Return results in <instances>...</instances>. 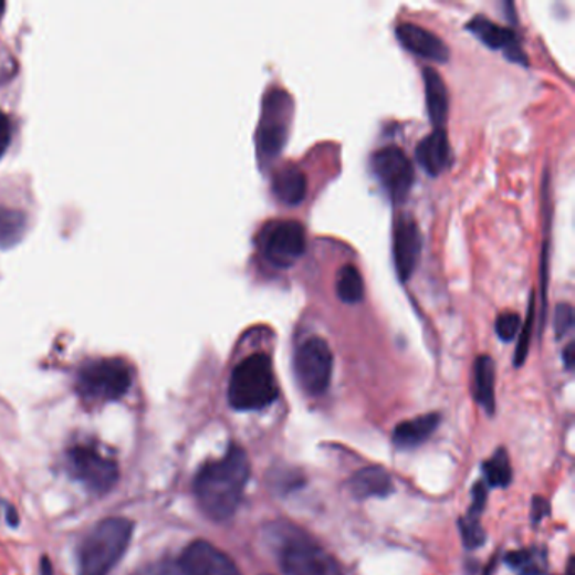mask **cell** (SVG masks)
<instances>
[{
  "label": "cell",
  "mask_w": 575,
  "mask_h": 575,
  "mask_svg": "<svg viewBox=\"0 0 575 575\" xmlns=\"http://www.w3.org/2000/svg\"><path fill=\"white\" fill-rule=\"evenodd\" d=\"M483 477L491 488H506L512 483V464L509 452L504 449L494 452L493 458L483 464Z\"/></svg>",
  "instance_id": "obj_23"
},
{
  "label": "cell",
  "mask_w": 575,
  "mask_h": 575,
  "mask_svg": "<svg viewBox=\"0 0 575 575\" xmlns=\"http://www.w3.org/2000/svg\"><path fill=\"white\" fill-rule=\"evenodd\" d=\"M292 98L284 90H272L263 98L262 117L257 130V153L262 164H272L289 139Z\"/></svg>",
  "instance_id": "obj_5"
},
{
  "label": "cell",
  "mask_w": 575,
  "mask_h": 575,
  "mask_svg": "<svg viewBox=\"0 0 575 575\" xmlns=\"http://www.w3.org/2000/svg\"><path fill=\"white\" fill-rule=\"evenodd\" d=\"M66 461L70 474L95 494L108 493L121 477L117 461L93 445L73 446L67 451Z\"/></svg>",
  "instance_id": "obj_6"
},
{
  "label": "cell",
  "mask_w": 575,
  "mask_h": 575,
  "mask_svg": "<svg viewBox=\"0 0 575 575\" xmlns=\"http://www.w3.org/2000/svg\"><path fill=\"white\" fill-rule=\"evenodd\" d=\"M372 169L381 188L395 202L404 201L414 186V166L400 147H381L372 157Z\"/></svg>",
  "instance_id": "obj_10"
},
{
  "label": "cell",
  "mask_w": 575,
  "mask_h": 575,
  "mask_svg": "<svg viewBox=\"0 0 575 575\" xmlns=\"http://www.w3.org/2000/svg\"><path fill=\"white\" fill-rule=\"evenodd\" d=\"M259 247L270 263L291 266L306 252V230L299 221H274L263 227Z\"/></svg>",
  "instance_id": "obj_8"
},
{
  "label": "cell",
  "mask_w": 575,
  "mask_h": 575,
  "mask_svg": "<svg viewBox=\"0 0 575 575\" xmlns=\"http://www.w3.org/2000/svg\"><path fill=\"white\" fill-rule=\"evenodd\" d=\"M181 575H240L234 562L207 540H195L178 561Z\"/></svg>",
  "instance_id": "obj_11"
},
{
  "label": "cell",
  "mask_w": 575,
  "mask_h": 575,
  "mask_svg": "<svg viewBox=\"0 0 575 575\" xmlns=\"http://www.w3.org/2000/svg\"><path fill=\"white\" fill-rule=\"evenodd\" d=\"M250 478V462L240 446L231 445L227 454L202 466L195 480L199 509L213 522H227L242 503Z\"/></svg>",
  "instance_id": "obj_1"
},
{
  "label": "cell",
  "mask_w": 575,
  "mask_h": 575,
  "mask_svg": "<svg viewBox=\"0 0 575 575\" xmlns=\"http://www.w3.org/2000/svg\"><path fill=\"white\" fill-rule=\"evenodd\" d=\"M281 567L288 575H345L336 558L304 536L281 548Z\"/></svg>",
  "instance_id": "obj_9"
},
{
  "label": "cell",
  "mask_w": 575,
  "mask_h": 575,
  "mask_svg": "<svg viewBox=\"0 0 575 575\" xmlns=\"http://www.w3.org/2000/svg\"><path fill=\"white\" fill-rule=\"evenodd\" d=\"M279 397L272 359L265 353H253L234 366L228 385V401L240 412L266 409Z\"/></svg>",
  "instance_id": "obj_2"
},
{
  "label": "cell",
  "mask_w": 575,
  "mask_h": 575,
  "mask_svg": "<svg viewBox=\"0 0 575 575\" xmlns=\"http://www.w3.org/2000/svg\"><path fill=\"white\" fill-rule=\"evenodd\" d=\"M336 294L346 304H358L365 295L362 274L355 265H345L336 278Z\"/></svg>",
  "instance_id": "obj_22"
},
{
  "label": "cell",
  "mask_w": 575,
  "mask_h": 575,
  "mask_svg": "<svg viewBox=\"0 0 575 575\" xmlns=\"http://www.w3.org/2000/svg\"><path fill=\"white\" fill-rule=\"evenodd\" d=\"M506 564L519 575H542L547 572V552L542 548L510 552Z\"/></svg>",
  "instance_id": "obj_21"
},
{
  "label": "cell",
  "mask_w": 575,
  "mask_h": 575,
  "mask_svg": "<svg viewBox=\"0 0 575 575\" xmlns=\"http://www.w3.org/2000/svg\"><path fill=\"white\" fill-rule=\"evenodd\" d=\"M545 515H548V503L544 500V498H533V509H532V519L533 523H539L540 520L544 519Z\"/></svg>",
  "instance_id": "obj_31"
},
{
  "label": "cell",
  "mask_w": 575,
  "mask_h": 575,
  "mask_svg": "<svg viewBox=\"0 0 575 575\" xmlns=\"http://www.w3.org/2000/svg\"><path fill=\"white\" fill-rule=\"evenodd\" d=\"M466 29L471 31L481 43L487 44L491 50H501L504 56L509 58L513 63L529 64L522 46H520L519 36L515 31L510 28L496 24L484 15H477L466 24Z\"/></svg>",
  "instance_id": "obj_13"
},
{
  "label": "cell",
  "mask_w": 575,
  "mask_h": 575,
  "mask_svg": "<svg viewBox=\"0 0 575 575\" xmlns=\"http://www.w3.org/2000/svg\"><path fill=\"white\" fill-rule=\"evenodd\" d=\"M41 575H54L53 565H51V561L48 557L41 558Z\"/></svg>",
  "instance_id": "obj_34"
},
{
  "label": "cell",
  "mask_w": 575,
  "mask_h": 575,
  "mask_svg": "<svg viewBox=\"0 0 575 575\" xmlns=\"http://www.w3.org/2000/svg\"><path fill=\"white\" fill-rule=\"evenodd\" d=\"M11 144V122L4 112H0V156L6 153Z\"/></svg>",
  "instance_id": "obj_30"
},
{
  "label": "cell",
  "mask_w": 575,
  "mask_h": 575,
  "mask_svg": "<svg viewBox=\"0 0 575 575\" xmlns=\"http://www.w3.org/2000/svg\"><path fill=\"white\" fill-rule=\"evenodd\" d=\"M294 374L306 394L321 395L327 390L333 375V353L323 337H310L299 346L294 355Z\"/></svg>",
  "instance_id": "obj_7"
},
{
  "label": "cell",
  "mask_w": 575,
  "mask_h": 575,
  "mask_svg": "<svg viewBox=\"0 0 575 575\" xmlns=\"http://www.w3.org/2000/svg\"><path fill=\"white\" fill-rule=\"evenodd\" d=\"M272 191L279 201L285 205H299L302 199L306 198L307 179L306 175L299 169L297 166L282 167L278 175L272 179Z\"/></svg>",
  "instance_id": "obj_19"
},
{
  "label": "cell",
  "mask_w": 575,
  "mask_h": 575,
  "mask_svg": "<svg viewBox=\"0 0 575 575\" xmlns=\"http://www.w3.org/2000/svg\"><path fill=\"white\" fill-rule=\"evenodd\" d=\"M480 516L469 515L461 519L459 522V529H461L462 542H464L466 548H478L487 542V533H484L483 526L480 523Z\"/></svg>",
  "instance_id": "obj_25"
},
{
  "label": "cell",
  "mask_w": 575,
  "mask_h": 575,
  "mask_svg": "<svg viewBox=\"0 0 575 575\" xmlns=\"http://www.w3.org/2000/svg\"><path fill=\"white\" fill-rule=\"evenodd\" d=\"M348 488L353 496L358 500L387 498L394 493V481L380 466H369V468L356 472L355 477L349 480Z\"/></svg>",
  "instance_id": "obj_16"
},
{
  "label": "cell",
  "mask_w": 575,
  "mask_h": 575,
  "mask_svg": "<svg viewBox=\"0 0 575 575\" xmlns=\"http://www.w3.org/2000/svg\"><path fill=\"white\" fill-rule=\"evenodd\" d=\"M487 484L478 483L472 490V503L471 510H469V515L480 516L484 510V503H487Z\"/></svg>",
  "instance_id": "obj_29"
},
{
  "label": "cell",
  "mask_w": 575,
  "mask_h": 575,
  "mask_svg": "<svg viewBox=\"0 0 575 575\" xmlns=\"http://www.w3.org/2000/svg\"><path fill=\"white\" fill-rule=\"evenodd\" d=\"M520 326H522V317L520 314L506 313L500 314L498 316L496 323H494V327H496L498 337H500L501 342L509 343L515 339L516 334H519Z\"/></svg>",
  "instance_id": "obj_26"
},
{
  "label": "cell",
  "mask_w": 575,
  "mask_h": 575,
  "mask_svg": "<svg viewBox=\"0 0 575 575\" xmlns=\"http://www.w3.org/2000/svg\"><path fill=\"white\" fill-rule=\"evenodd\" d=\"M128 519H105L93 526L79 548L80 575H108L121 562L134 535Z\"/></svg>",
  "instance_id": "obj_3"
},
{
  "label": "cell",
  "mask_w": 575,
  "mask_h": 575,
  "mask_svg": "<svg viewBox=\"0 0 575 575\" xmlns=\"http://www.w3.org/2000/svg\"><path fill=\"white\" fill-rule=\"evenodd\" d=\"M564 363L567 369H572L574 366V345L572 343L564 349Z\"/></svg>",
  "instance_id": "obj_33"
},
{
  "label": "cell",
  "mask_w": 575,
  "mask_h": 575,
  "mask_svg": "<svg viewBox=\"0 0 575 575\" xmlns=\"http://www.w3.org/2000/svg\"><path fill=\"white\" fill-rule=\"evenodd\" d=\"M395 32H397L401 46L410 53L436 61V63H446L449 60L448 44L429 29L412 24V22H401Z\"/></svg>",
  "instance_id": "obj_14"
},
{
  "label": "cell",
  "mask_w": 575,
  "mask_h": 575,
  "mask_svg": "<svg viewBox=\"0 0 575 575\" xmlns=\"http://www.w3.org/2000/svg\"><path fill=\"white\" fill-rule=\"evenodd\" d=\"M422 76L430 121L436 125V128H445L449 108L448 88H446L445 80L433 67H424Z\"/></svg>",
  "instance_id": "obj_18"
},
{
  "label": "cell",
  "mask_w": 575,
  "mask_h": 575,
  "mask_svg": "<svg viewBox=\"0 0 575 575\" xmlns=\"http://www.w3.org/2000/svg\"><path fill=\"white\" fill-rule=\"evenodd\" d=\"M132 385V369L118 358L85 363L76 375V391L90 404H107L127 394Z\"/></svg>",
  "instance_id": "obj_4"
},
{
  "label": "cell",
  "mask_w": 575,
  "mask_h": 575,
  "mask_svg": "<svg viewBox=\"0 0 575 575\" xmlns=\"http://www.w3.org/2000/svg\"><path fill=\"white\" fill-rule=\"evenodd\" d=\"M439 422H441L439 414H426V416L398 424L394 432L395 446L400 449L419 448L436 432Z\"/></svg>",
  "instance_id": "obj_17"
},
{
  "label": "cell",
  "mask_w": 575,
  "mask_h": 575,
  "mask_svg": "<svg viewBox=\"0 0 575 575\" xmlns=\"http://www.w3.org/2000/svg\"><path fill=\"white\" fill-rule=\"evenodd\" d=\"M6 520H8L9 525L18 526V523H19L18 510H15V506H12V504H6Z\"/></svg>",
  "instance_id": "obj_32"
},
{
  "label": "cell",
  "mask_w": 575,
  "mask_h": 575,
  "mask_svg": "<svg viewBox=\"0 0 575 575\" xmlns=\"http://www.w3.org/2000/svg\"><path fill=\"white\" fill-rule=\"evenodd\" d=\"M572 326H574V310L567 302L558 304L554 316L555 334H557V337H564L572 330Z\"/></svg>",
  "instance_id": "obj_27"
},
{
  "label": "cell",
  "mask_w": 575,
  "mask_h": 575,
  "mask_svg": "<svg viewBox=\"0 0 575 575\" xmlns=\"http://www.w3.org/2000/svg\"><path fill=\"white\" fill-rule=\"evenodd\" d=\"M533 302L535 299H532L530 302V313L529 317H526L525 326H523L522 337H520L519 348H516L515 355V365L522 366L525 363L526 353H529L530 345V334H532V324H533Z\"/></svg>",
  "instance_id": "obj_28"
},
{
  "label": "cell",
  "mask_w": 575,
  "mask_h": 575,
  "mask_svg": "<svg viewBox=\"0 0 575 575\" xmlns=\"http://www.w3.org/2000/svg\"><path fill=\"white\" fill-rule=\"evenodd\" d=\"M420 250H422V237L416 220L407 215L398 218L394 233V260L401 282L409 281L416 272Z\"/></svg>",
  "instance_id": "obj_12"
},
{
  "label": "cell",
  "mask_w": 575,
  "mask_h": 575,
  "mask_svg": "<svg viewBox=\"0 0 575 575\" xmlns=\"http://www.w3.org/2000/svg\"><path fill=\"white\" fill-rule=\"evenodd\" d=\"M25 231V217L21 211L0 208V247H9L18 243Z\"/></svg>",
  "instance_id": "obj_24"
},
{
  "label": "cell",
  "mask_w": 575,
  "mask_h": 575,
  "mask_svg": "<svg viewBox=\"0 0 575 575\" xmlns=\"http://www.w3.org/2000/svg\"><path fill=\"white\" fill-rule=\"evenodd\" d=\"M474 395L488 416L496 409L494 401V363L488 355L480 356L474 365Z\"/></svg>",
  "instance_id": "obj_20"
},
{
  "label": "cell",
  "mask_w": 575,
  "mask_h": 575,
  "mask_svg": "<svg viewBox=\"0 0 575 575\" xmlns=\"http://www.w3.org/2000/svg\"><path fill=\"white\" fill-rule=\"evenodd\" d=\"M416 157L424 171L433 178L445 172L451 160V146L446 128H433L432 134L426 135L417 146Z\"/></svg>",
  "instance_id": "obj_15"
}]
</instances>
